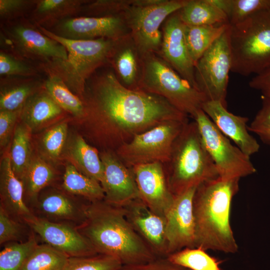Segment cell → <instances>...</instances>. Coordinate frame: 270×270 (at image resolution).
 <instances>
[{
    "label": "cell",
    "instance_id": "cell-34",
    "mask_svg": "<svg viewBox=\"0 0 270 270\" xmlns=\"http://www.w3.org/2000/svg\"><path fill=\"white\" fill-rule=\"evenodd\" d=\"M68 258L46 244H38L21 270H64Z\"/></svg>",
    "mask_w": 270,
    "mask_h": 270
},
{
    "label": "cell",
    "instance_id": "cell-8",
    "mask_svg": "<svg viewBox=\"0 0 270 270\" xmlns=\"http://www.w3.org/2000/svg\"><path fill=\"white\" fill-rule=\"evenodd\" d=\"M0 50L36 65L66 60L60 42L42 33L28 18L0 24Z\"/></svg>",
    "mask_w": 270,
    "mask_h": 270
},
{
    "label": "cell",
    "instance_id": "cell-20",
    "mask_svg": "<svg viewBox=\"0 0 270 270\" xmlns=\"http://www.w3.org/2000/svg\"><path fill=\"white\" fill-rule=\"evenodd\" d=\"M122 208L128 222L156 257L167 258L165 218L154 212L140 198Z\"/></svg>",
    "mask_w": 270,
    "mask_h": 270
},
{
    "label": "cell",
    "instance_id": "cell-11",
    "mask_svg": "<svg viewBox=\"0 0 270 270\" xmlns=\"http://www.w3.org/2000/svg\"><path fill=\"white\" fill-rule=\"evenodd\" d=\"M193 118L220 178L240 180L256 172L250 156L232 145L202 109L196 112Z\"/></svg>",
    "mask_w": 270,
    "mask_h": 270
},
{
    "label": "cell",
    "instance_id": "cell-41",
    "mask_svg": "<svg viewBox=\"0 0 270 270\" xmlns=\"http://www.w3.org/2000/svg\"><path fill=\"white\" fill-rule=\"evenodd\" d=\"M270 8V0H227L226 11L230 26L239 24L254 14Z\"/></svg>",
    "mask_w": 270,
    "mask_h": 270
},
{
    "label": "cell",
    "instance_id": "cell-44",
    "mask_svg": "<svg viewBox=\"0 0 270 270\" xmlns=\"http://www.w3.org/2000/svg\"><path fill=\"white\" fill-rule=\"evenodd\" d=\"M20 111L0 110V146L4 148L9 142L14 134L16 122L20 118Z\"/></svg>",
    "mask_w": 270,
    "mask_h": 270
},
{
    "label": "cell",
    "instance_id": "cell-9",
    "mask_svg": "<svg viewBox=\"0 0 270 270\" xmlns=\"http://www.w3.org/2000/svg\"><path fill=\"white\" fill-rule=\"evenodd\" d=\"M189 0H134L123 16L130 35L142 56L157 54L161 46L160 27L166 18Z\"/></svg>",
    "mask_w": 270,
    "mask_h": 270
},
{
    "label": "cell",
    "instance_id": "cell-12",
    "mask_svg": "<svg viewBox=\"0 0 270 270\" xmlns=\"http://www.w3.org/2000/svg\"><path fill=\"white\" fill-rule=\"evenodd\" d=\"M230 28L205 52L194 66L198 88L208 100H218L226 106V98L231 71L232 56Z\"/></svg>",
    "mask_w": 270,
    "mask_h": 270
},
{
    "label": "cell",
    "instance_id": "cell-6",
    "mask_svg": "<svg viewBox=\"0 0 270 270\" xmlns=\"http://www.w3.org/2000/svg\"><path fill=\"white\" fill-rule=\"evenodd\" d=\"M231 71L243 76L270 68V8L230 28Z\"/></svg>",
    "mask_w": 270,
    "mask_h": 270
},
{
    "label": "cell",
    "instance_id": "cell-35",
    "mask_svg": "<svg viewBox=\"0 0 270 270\" xmlns=\"http://www.w3.org/2000/svg\"><path fill=\"white\" fill-rule=\"evenodd\" d=\"M200 248H184L167 258L173 263L190 270H221L220 261Z\"/></svg>",
    "mask_w": 270,
    "mask_h": 270
},
{
    "label": "cell",
    "instance_id": "cell-42",
    "mask_svg": "<svg viewBox=\"0 0 270 270\" xmlns=\"http://www.w3.org/2000/svg\"><path fill=\"white\" fill-rule=\"evenodd\" d=\"M36 0H0V24L28 18Z\"/></svg>",
    "mask_w": 270,
    "mask_h": 270
},
{
    "label": "cell",
    "instance_id": "cell-2",
    "mask_svg": "<svg viewBox=\"0 0 270 270\" xmlns=\"http://www.w3.org/2000/svg\"><path fill=\"white\" fill-rule=\"evenodd\" d=\"M76 228L98 254L116 257L123 265L157 258L128 222L124 208L104 200L87 202L84 222Z\"/></svg>",
    "mask_w": 270,
    "mask_h": 270
},
{
    "label": "cell",
    "instance_id": "cell-36",
    "mask_svg": "<svg viewBox=\"0 0 270 270\" xmlns=\"http://www.w3.org/2000/svg\"><path fill=\"white\" fill-rule=\"evenodd\" d=\"M38 245L33 232L24 241L8 244L0 252V270H21Z\"/></svg>",
    "mask_w": 270,
    "mask_h": 270
},
{
    "label": "cell",
    "instance_id": "cell-46",
    "mask_svg": "<svg viewBox=\"0 0 270 270\" xmlns=\"http://www.w3.org/2000/svg\"><path fill=\"white\" fill-rule=\"evenodd\" d=\"M262 106L250 126L248 131L256 133L264 130H270V98L262 96Z\"/></svg>",
    "mask_w": 270,
    "mask_h": 270
},
{
    "label": "cell",
    "instance_id": "cell-19",
    "mask_svg": "<svg viewBox=\"0 0 270 270\" xmlns=\"http://www.w3.org/2000/svg\"><path fill=\"white\" fill-rule=\"evenodd\" d=\"M64 190L40 192L30 209L36 216L78 227L84 222L87 203H80Z\"/></svg>",
    "mask_w": 270,
    "mask_h": 270
},
{
    "label": "cell",
    "instance_id": "cell-47",
    "mask_svg": "<svg viewBox=\"0 0 270 270\" xmlns=\"http://www.w3.org/2000/svg\"><path fill=\"white\" fill-rule=\"evenodd\" d=\"M249 86L260 91L262 96L270 98V68L254 76L250 81Z\"/></svg>",
    "mask_w": 270,
    "mask_h": 270
},
{
    "label": "cell",
    "instance_id": "cell-33",
    "mask_svg": "<svg viewBox=\"0 0 270 270\" xmlns=\"http://www.w3.org/2000/svg\"><path fill=\"white\" fill-rule=\"evenodd\" d=\"M43 88L52 98L64 112L80 120L84 114L82 100L73 93L58 76L46 74Z\"/></svg>",
    "mask_w": 270,
    "mask_h": 270
},
{
    "label": "cell",
    "instance_id": "cell-48",
    "mask_svg": "<svg viewBox=\"0 0 270 270\" xmlns=\"http://www.w3.org/2000/svg\"><path fill=\"white\" fill-rule=\"evenodd\" d=\"M261 140L267 145L270 146V130H264L256 132Z\"/></svg>",
    "mask_w": 270,
    "mask_h": 270
},
{
    "label": "cell",
    "instance_id": "cell-16",
    "mask_svg": "<svg viewBox=\"0 0 270 270\" xmlns=\"http://www.w3.org/2000/svg\"><path fill=\"white\" fill-rule=\"evenodd\" d=\"M100 156L104 166L100 184L104 194V200L112 205L124 207L140 198L132 168L126 166L115 152H100Z\"/></svg>",
    "mask_w": 270,
    "mask_h": 270
},
{
    "label": "cell",
    "instance_id": "cell-5",
    "mask_svg": "<svg viewBox=\"0 0 270 270\" xmlns=\"http://www.w3.org/2000/svg\"><path fill=\"white\" fill-rule=\"evenodd\" d=\"M163 165L174 196L219 177L194 120L186 123L174 143L168 161Z\"/></svg>",
    "mask_w": 270,
    "mask_h": 270
},
{
    "label": "cell",
    "instance_id": "cell-31",
    "mask_svg": "<svg viewBox=\"0 0 270 270\" xmlns=\"http://www.w3.org/2000/svg\"><path fill=\"white\" fill-rule=\"evenodd\" d=\"M56 172L52 166L38 156H33L22 182L24 200L32 204L39 194L55 180Z\"/></svg>",
    "mask_w": 270,
    "mask_h": 270
},
{
    "label": "cell",
    "instance_id": "cell-18",
    "mask_svg": "<svg viewBox=\"0 0 270 270\" xmlns=\"http://www.w3.org/2000/svg\"><path fill=\"white\" fill-rule=\"evenodd\" d=\"M140 198L154 212L165 218L174 196L170 190L164 165L154 162L132 168Z\"/></svg>",
    "mask_w": 270,
    "mask_h": 270
},
{
    "label": "cell",
    "instance_id": "cell-30",
    "mask_svg": "<svg viewBox=\"0 0 270 270\" xmlns=\"http://www.w3.org/2000/svg\"><path fill=\"white\" fill-rule=\"evenodd\" d=\"M62 188L66 192L84 198L88 202L104 200V194L100 184L80 172L69 164L65 168Z\"/></svg>",
    "mask_w": 270,
    "mask_h": 270
},
{
    "label": "cell",
    "instance_id": "cell-14",
    "mask_svg": "<svg viewBox=\"0 0 270 270\" xmlns=\"http://www.w3.org/2000/svg\"><path fill=\"white\" fill-rule=\"evenodd\" d=\"M32 231L52 248L70 257L98 254L90 242L72 226L48 221L34 214L24 220Z\"/></svg>",
    "mask_w": 270,
    "mask_h": 270
},
{
    "label": "cell",
    "instance_id": "cell-21",
    "mask_svg": "<svg viewBox=\"0 0 270 270\" xmlns=\"http://www.w3.org/2000/svg\"><path fill=\"white\" fill-rule=\"evenodd\" d=\"M202 109L219 130L246 155L250 156L259 150L258 141L248 132V118L229 112L226 106L218 100H206Z\"/></svg>",
    "mask_w": 270,
    "mask_h": 270
},
{
    "label": "cell",
    "instance_id": "cell-28",
    "mask_svg": "<svg viewBox=\"0 0 270 270\" xmlns=\"http://www.w3.org/2000/svg\"><path fill=\"white\" fill-rule=\"evenodd\" d=\"M182 22L188 26L228 24L226 14L211 0H189L178 12Z\"/></svg>",
    "mask_w": 270,
    "mask_h": 270
},
{
    "label": "cell",
    "instance_id": "cell-29",
    "mask_svg": "<svg viewBox=\"0 0 270 270\" xmlns=\"http://www.w3.org/2000/svg\"><path fill=\"white\" fill-rule=\"evenodd\" d=\"M230 26L229 24L203 26L184 24L185 40L194 66L205 52Z\"/></svg>",
    "mask_w": 270,
    "mask_h": 270
},
{
    "label": "cell",
    "instance_id": "cell-38",
    "mask_svg": "<svg viewBox=\"0 0 270 270\" xmlns=\"http://www.w3.org/2000/svg\"><path fill=\"white\" fill-rule=\"evenodd\" d=\"M134 0H88L78 15L82 16L104 17L123 15Z\"/></svg>",
    "mask_w": 270,
    "mask_h": 270
},
{
    "label": "cell",
    "instance_id": "cell-32",
    "mask_svg": "<svg viewBox=\"0 0 270 270\" xmlns=\"http://www.w3.org/2000/svg\"><path fill=\"white\" fill-rule=\"evenodd\" d=\"M31 130L24 122L16 124L9 156L15 175L22 181L32 158Z\"/></svg>",
    "mask_w": 270,
    "mask_h": 270
},
{
    "label": "cell",
    "instance_id": "cell-39",
    "mask_svg": "<svg viewBox=\"0 0 270 270\" xmlns=\"http://www.w3.org/2000/svg\"><path fill=\"white\" fill-rule=\"evenodd\" d=\"M122 265L116 257L97 254L86 256L70 257L64 270H120Z\"/></svg>",
    "mask_w": 270,
    "mask_h": 270
},
{
    "label": "cell",
    "instance_id": "cell-4",
    "mask_svg": "<svg viewBox=\"0 0 270 270\" xmlns=\"http://www.w3.org/2000/svg\"><path fill=\"white\" fill-rule=\"evenodd\" d=\"M40 32L62 44L68 52L66 60L38 65L42 72L59 77L82 100L86 81L98 69L109 66L116 42L108 38L72 40L58 36L42 27Z\"/></svg>",
    "mask_w": 270,
    "mask_h": 270
},
{
    "label": "cell",
    "instance_id": "cell-7",
    "mask_svg": "<svg viewBox=\"0 0 270 270\" xmlns=\"http://www.w3.org/2000/svg\"><path fill=\"white\" fill-rule=\"evenodd\" d=\"M138 89L159 96L192 118L208 100L206 96L156 53L142 56Z\"/></svg>",
    "mask_w": 270,
    "mask_h": 270
},
{
    "label": "cell",
    "instance_id": "cell-17",
    "mask_svg": "<svg viewBox=\"0 0 270 270\" xmlns=\"http://www.w3.org/2000/svg\"><path fill=\"white\" fill-rule=\"evenodd\" d=\"M178 12L169 16L164 22L162 44L156 54L198 88L194 78V64L185 40L184 24Z\"/></svg>",
    "mask_w": 270,
    "mask_h": 270
},
{
    "label": "cell",
    "instance_id": "cell-43",
    "mask_svg": "<svg viewBox=\"0 0 270 270\" xmlns=\"http://www.w3.org/2000/svg\"><path fill=\"white\" fill-rule=\"evenodd\" d=\"M28 226L10 216L0 206V244L20 242L24 236V228Z\"/></svg>",
    "mask_w": 270,
    "mask_h": 270
},
{
    "label": "cell",
    "instance_id": "cell-27",
    "mask_svg": "<svg viewBox=\"0 0 270 270\" xmlns=\"http://www.w3.org/2000/svg\"><path fill=\"white\" fill-rule=\"evenodd\" d=\"M64 112L43 88L26 102L19 118L32 131L59 118Z\"/></svg>",
    "mask_w": 270,
    "mask_h": 270
},
{
    "label": "cell",
    "instance_id": "cell-23",
    "mask_svg": "<svg viewBox=\"0 0 270 270\" xmlns=\"http://www.w3.org/2000/svg\"><path fill=\"white\" fill-rule=\"evenodd\" d=\"M24 194L23 182L15 175L10 156H4L0 168V206L12 218L24 224L33 214L25 202Z\"/></svg>",
    "mask_w": 270,
    "mask_h": 270
},
{
    "label": "cell",
    "instance_id": "cell-37",
    "mask_svg": "<svg viewBox=\"0 0 270 270\" xmlns=\"http://www.w3.org/2000/svg\"><path fill=\"white\" fill-rule=\"evenodd\" d=\"M68 132L66 122H62L49 128L42 134L40 142L42 156L49 161L57 162L66 144Z\"/></svg>",
    "mask_w": 270,
    "mask_h": 270
},
{
    "label": "cell",
    "instance_id": "cell-10",
    "mask_svg": "<svg viewBox=\"0 0 270 270\" xmlns=\"http://www.w3.org/2000/svg\"><path fill=\"white\" fill-rule=\"evenodd\" d=\"M188 121L165 122L136 135L115 152L130 168L154 162L166 164L170 159L176 139Z\"/></svg>",
    "mask_w": 270,
    "mask_h": 270
},
{
    "label": "cell",
    "instance_id": "cell-13",
    "mask_svg": "<svg viewBox=\"0 0 270 270\" xmlns=\"http://www.w3.org/2000/svg\"><path fill=\"white\" fill-rule=\"evenodd\" d=\"M46 30L58 36L72 40H118L130 34L123 15L72 16L64 19Z\"/></svg>",
    "mask_w": 270,
    "mask_h": 270
},
{
    "label": "cell",
    "instance_id": "cell-26",
    "mask_svg": "<svg viewBox=\"0 0 270 270\" xmlns=\"http://www.w3.org/2000/svg\"><path fill=\"white\" fill-rule=\"evenodd\" d=\"M88 0H36L28 18L37 27L49 29L66 18L77 16Z\"/></svg>",
    "mask_w": 270,
    "mask_h": 270
},
{
    "label": "cell",
    "instance_id": "cell-3",
    "mask_svg": "<svg viewBox=\"0 0 270 270\" xmlns=\"http://www.w3.org/2000/svg\"><path fill=\"white\" fill-rule=\"evenodd\" d=\"M239 181L218 177L196 188L193 198L195 248L230 254L238 252L230 213L232 198L239 190Z\"/></svg>",
    "mask_w": 270,
    "mask_h": 270
},
{
    "label": "cell",
    "instance_id": "cell-40",
    "mask_svg": "<svg viewBox=\"0 0 270 270\" xmlns=\"http://www.w3.org/2000/svg\"><path fill=\"white\" fill-rule=\"evenodd\" d=\"M42 72L38 65L0 50V76L36 77Z\"/></svg>",
    "mask_w": 270,
    "mask_h": 270
},
{
    "label": "cell",
    "instance_id": "cell-24",
    "mask_svg": "<svg viewBox=\"0 0 270 270\" xmlns=\"http://www.w3.org/2000/svg\"><path fill=\"white\" fill-rule=\"evenodd\" d=\"M64 150L66 158L80 172L101 182L104 166L96 148L87 142L82 136L74 134L68 140Z\"/></svg>",
    "mask_w": 270,
    "mask_h": 270
},
{
    "label": "cell",
    "instance_id": "cell-15",
    "mask_svg": "<svg viewBox=\"0 0 270 270\" xmlns=\"http://www.w3.org/2000/svg\"><path fill=\"white\" fill-rule=\"evenodd\" d=\"M197 187L175 196L165 216L168 256L184 248H195L193 198Z\"/></svg>",
    "mask_w": 270,
    "mask_h": 270
},
{
    "label": "cell",
    "instance_id": "cell-25",
    "mask_svg": "<svg viewBox=\"0 0 270 270\" xmlns=\"http://www.w3.org/2000/svg\"><path fill=\"white\" fill-rule=\"evenodd\" d=\"M0 110L18 111L28 99L43 88L44 80L39 76L0 78Z\"/></svg>",
    "mask_w": 270,
    "mask_h": 270
},
{
    "label": "cell",
    "instance_id": "cell-45",
    "mask_svg": "<svg viewBox=\"0 0 270 270\" xmlns=\"http://www.w3.org/2000/svg\"><path fill=\"white\" fill-rule=\"evenodd\" d=\"M120 270H190L172 262L168 258H156L143 263L122 265Z\"/></svg>",
    "mask_w": 270,
    "mask_h": 270
},
{
    "label": "cell",
    "instance_id": "cell-22",
    "mask_svg": "<svg viewBox=\"0 0 270 270\" xmlns=\"http://www.w3.org/2000/svg\"><path fill=\"white\" fill-rule=\"evenodd\" d=\"M109 66L123 86L130 89H138L142 73V56L130 34L116 42Z\"/></svg>",
    "mask_w": 270,
    "mask_h": 270
},
{
    "label": "cell",
    "instance_id": "cell-1",
    "mask_svg": "<svg viewBox=\"0 0 270 270\" xmlns=\"http://www.w3.org/2000/svg\"><path fill=\"white\" fill-rule=\"evenodd\" d=\"M82 134L94 147L115 152L136 135L165 122L188 120L166 100L140 89H130L118 80L109 66L86 81L82 98Z\"/></svg>",
    "mask_w": 270,
    "mask_h": 270
}]
</instances>
